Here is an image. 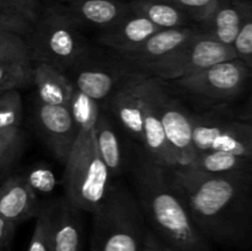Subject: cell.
Returning a JSON list of instances; mask_svg holds the SVG:
<instances>
[{"label":"cell","instance_id":"6da1fadb","mask_svg":"<svg viewBox=\"0 0 252 251\" xmlns=\"http://www.w3.org/2000/svg\"><path fill=\"white\" fill-rule=\"evenodd\" d=\"M197 230L211 243L244 246L252 234V171L206 175L170 169Z\"/></svg>","mask_w":252,"mask_h":251},{"label":"cell","instance_id":"7a4b0ae2","mask_svg":"<svg viewBox=\"0 0 252 251\" xmlns=\"http://www.w3.org/2000/svg\"><path fill=\"white\" fill-rule=\"evenodd\" d=\"M132 177L140 211L161 243L177 251H212L172 184L170 167L139 152L132 165Z\"/></svg>","mask_w":252,"mask_h":251},{"label":"cell","instance_id":"3957f363","mask_svg":"<svg viewBox=\"0 0 252 251\" xmlns=\"http://www.w3.org/2000/svg\"><path fill=\"white\" fill-rule=\"evenodd\" d=\"M166 91V81L143 71L129 70L106 106L111 118H115L155 162L172 169L174 159L160 121V108Z\"/></svg>","mask_w":252,"mask_h":251},{"label":"cell","instance_id":"277c9868","mask_svg":"<svg viewBox=\"0 0 252 251\" xmlns=\"http://www.w3.org/2000/svg\"><path fill=\"white\" fill-rule=\"evenodd\" d=\"M70 111L76 125V135L64 161L65 197L83 212L95 213L112 184L95 140V122L100 106L74 89Z\"/></svg>","mask_w":252,"mask_h":251},{"label":"cell","instance_id":"5b68a950","mask_svg":"<svg viewBox=\"0 0 252 251\" xmlns=\"http://www.w3.org/2000/svg\"><path fill=\"white\" fill-rule=\"evenodd\" d=\"M31 63L39 62L68 73L88 58L91 47L59 2L43 7L26 37Z\"/></svg>","mask_w":252,"mask_h":251},{"label":"cell","instance_id":"8992f818","mask_svg":"<svg viewBox=\"0 0 252 251\" xmlns=\"http://www.w3.org/2000/svg\"><path fill=\"white\" fill-rule=\"evenodd\" d=\"M93 216L90 251H142L148 234L145 219L125 185L112 182Z\"/></svg>","mask_w":252,"mask_h":251},{"label":"cell","instance_id":"52a82bcc","mask_svg":"<svg viewBox=\"0 0 252 251\" xmlns=\"http://www.w3.org/2000/svg\"><path fill=\"white\" fill-rule=\"evenodd\" d=\"M234 58L236 57L230 46L214 41L198 27L196 34L174 52L134 70L150 74L164 81H175L193 75L213 64Z\"/></svg>","mask_w":252,"mask_h":251},{"label":"cell","instance_id":"ba28073f","mask_svg":"<svg viewBox=\"0 0 252 251\" xmlns=\"http://www.w3.org/2000/svg\"><path fill=\"white\" fill-rule=\"evenodd\" d=\"M192 143L196 154L223 152L252 160V127L243 121L206 113H191Z\"/></svg>","mask_w":252,"mask_h":251},{"label":"cell","instance_id":"9c48e42d","mask_svg":"<svg viewBox=\"0 0 252 251\" xmlns=\"http://www.w3.org/2000/svg\"><path fill=\"white\" fill-rule=\"evenodd\" d=\"M250 78L251 68L240 59L234 58L172 83L180 90L202 100L228 101L243 94Z\"/></svg>","mask_w":252,"mask_h":251},{"label":"cell","instance_id":"30bf717a","mask_svg":"<svg viewBox=\"0 0 252 251\" xmlns=\"http://www.w3.org/2000/svg\"><path fill=\"white\" fill-rule=\"evenodd\" d=\"M160 121L165 140L174 159V167L184 169L197 155L192 143L191 113L166 91L160 108Z\"/></svg>","mask_w":252,"mask_h":251},{"label":"cell","instance_id":"8fae6325","mask_svg":"<svg viewBox=\"0 0 252 251\" xmlns=\"http://www.w3.org/2000/svg\"><path fill=\"white\" fill-rule=\"evenodd\" d=\"M116 65L101 62L93 54L66 73L74 88L98 103H107L117 86L127 74Z\"/></svg>","mask_w":252,"mask_h":251},{"label":"cell","instance_id":"7c38bea8","mask_svg":"<svg viewBox=\"0 0 252 251\" xmlns=\"http://www.w3.org/2000/svg\"><path fill=\"white\" fill-rule=\"evenodd\" d=\"M34 120L47 147L64 164L76 135V125L70 106L34 103Z\"/></svg>","mask_w":252,"mask_h":251},{"label":"cell","instance_id":"4fadbf2b","mask_svg":"<svg viewBox=\"0 0 252 251\" xmlns=\"http://www.w3.org/2000/svg\"><path fill=\"white\" fill-rule=\"evenodd\" d=\"M47 208L53 251H81L83 211L74 206L66 197L59 198Z\"/></svg>","mask_w":252,"mask_h":251},{"label":"cell","instance_id":"5bb4252c","mask_svg":"<svg viewBox=\"0 0 252 251\" xmlns=\"http://www.w3.org/2000/svg\"><path fill=\"white\" fill-rule=\"evenodd\" d=\"M61 5L65 14L80 27H96L103 31L117 25L132 12L129 2L125 0H75Z\"/></svg>","mask_w":252,"mask_h":251},{"label":"cell","instance_id":"9a60e30c","mask_svg":"<svg viewBox=\"0 0 252 251\" xmlns=\"http://www.w3.org/2000/svg\"><path fill=\"white\" fill-rule=\"evenodd\" d=\"M197 31H198V27L193 26L160 29L159 31L148 37L139 46L118 56L126 63L133 66V70H134L144 64L152 63V62L166 57L185 42L189 41L192 36H194Z\"/></svg>","mask_w":252,"mask_h":251},{"label":"cell","instance_id":"2e32d148","mask_svg":"<svg viewBox=\"0 0 252 251\" xmlns=\"http://www.w3.org/2000/svg\"><path fill=\"white\" fill-rule=\"evenodd\" d=\"M38 194L31 188L26 176L12 175L0 184V217L20 224L41 212Z\"/></svg>","mask_w":252,"mask_h":251},{"label":"cell","instance_id":"e0dca14e","mask_svg":"<svg viewBox=\"0 0 252 251\" xmlns=\"http://www.w3.org/2000/svg\"><path fill=\"white\" fill-rule=\"evenodd\" d=\"M251 11V0H217L213 11L198 27L214 41L231 47L241 22Z\"/></svg>","mask_w":252,"mask_h":251},{"label":"cell","instance_id":"ac0fdd59","mask_svg":"<svg viewBox=\"0 0 252 251\" xmlns=\"http://www.w3.org/2000/svg\"><path fill=\"white\" fill-rule=\"evenodd\" d=\"M159 30L147 19L130 12L117 25L105 30L98 37V41L118 54H122L139 46Z\"/></svg>","mask_w":252,"mask_h":251},{"label":"cell","instance_id":"d6986e66","mask_svg":"<svg viewBox=\"0 0 252 251\" xmlns=\"http://www.w3.org/2000/svg\"><path fill=\"white\" fill-rule=\"evenodd\" d=\"M32 84L37 101L47 105L70 106L74 86L64 71L46 63H32Z\"/></svg>","mask_w":252,"mask_h":251},{"label":"cell","instance_id":"ffe728a7","mask_svg":"<svg viewBox=\"0 0 252 251\" xmlns=\"http://www.w3.org/2000/svg\"><path fill=\"white\" fill-rule=\"evenodd\" d=\"M95 140L98 154L111 177L120 176L126 164V155L120 134L107 111L100 107L95 122Z\"/></svg>","mask_w":252,"mask_h":251},{"label":"cell","instance_id":"44dd1931","mask_svg":"<svg viewBox=\"0 0 252 251\" xmlns=\"http://www.w3.org/2000/svg\"><path fill=\"white\" fill-rule=\"evenodd\" d=\"M130 11L144 17L158 29L191 26L192 20L181 9L166 0H130Z\"/></svg>","mask_w":252,"mask_h":251},{"label":"cell","instance_id":"7402d4cb","mask_svg":"<svg viewBox=\"0 0 252 251\" xmlns=\"http://www.w3.org/2000/svg\"><path fill=\"white\" fill-rule=\"evenodd\" d=\"M184 169L206 175H224L252 171V160L223 152L198 153Z\"/></svg>","mask_w":252,"mask_h":251},{"label":"cell","instance_id":"603a6c76","mask_svg":"<svg viewBox=\"0 0 252 251\" xmlns=\"http://www.w3.org/2000/svg\"><path fill=\"white\" fill-rule=\"evenodd\" d=\"M26 134L21 127L0 129V174H5L21 157Z\"/></svg>","mask_w":252,"mask_h":251},{"label":"cell","instance_id":"cb8c5ba5","mask_svg":"<svg viewBox=\"0 0 252 251\" xmlns=\"http://www.w3.org/2000/svg\"><path fill=\"white\" fill-rule=\"evenodd\" d=\"M0 62L31 64L26 38L19 33L0 29Z\"/></svg>","mask_w":252,"mask_h":251},{"label":"cell","instance_id":"d4e9b609","mask_svg":"<svg viewBox=\"0 0 252 251\" xmlns=\"http://www.w3.org/2000/svg\"><path fill=\"white\" fill-rule=\"evenodd\" d=\"M32 84V63L0 62V91L20 90Z\"/></svg>","mask_w":252,"mask_h":251},{"label":"cell","instance_id":"484cf974","mask_svg":"<svg viewBox=\"0 0 252 251\" xmlns=\"http://www.w3.org/2000/svg\"><path fill=\"white\" fill-rule=\"evenodd\" d=\"M24 105L19 90L0 93V129L21 127Z\"/></svg>","mask_w":252,"mask_h":251},{"label":"cell","instance_id":"4316f807","mask_svg":"<svg viewBox=\"0 0 252 251\" xmlns=\"http://www.w3.org/2000/svg\"><path fill=\"white\" fill-rule=\"evenodd\" d=\"M235 57L252 68V11L241 22L235 38L231 43Z\"/></svg>","mask_w":252,"mask_h":251},{"label":"cell","instance_id":"83f0119b","mask_svg":"<svg viewBox=\"0 0 252 251\" xmlns=\"http://www.w3.org/2000/svg\"><path fill=\"white\" fill-rule=\"evenodd\" d=\"M0 29L26 37L31 31L32 24L15 7L0 0Z\"/></svg>","mask_w":252,"mask_h":251},{"label":"cell","instance_id":"f1b7e54d","mask_svg":"<svg viewBox=\"0 0 252 251\" xmlns=\"http://www.w3.org/2000/svg\"><path fill=\"white\" fill-rule=\"evenodd\" d=\"M27 251H53L49 234L48 208H42L36 217V225L30 239Z\"/></svg>","mask_w":252,"mask_h":251},{"label":"cell","instance_id":"f546056e","mask_svg":"<svg viewBox=\"0 0 252 251\" xmlns=\"http://www.w3.org/2000/svg\"><path fill=\"white\" fill-rule=\"evenodd\" d=\"M181 9L189 19L197 24H202L213 11L217 0H166Z\"/></svg>","mask_w":252,"mask_h":251},{"label":"cell","instance_id":"4dcf8cb0","mask_svg":"<svg viewBox=\"0 0 252 251\" xmlns=\"http://www.w3.org/2000/svg\"><path fill=\"white\" fill-rule=\"evenodd\" d=\"M26 179L31 188L36 193H38V192H44V193L51 192L54 188V185H56V180H54L52 171H49L48 169H42V167H37V169L32 170V172L29 176H26Z\"/></svg>","mask_w":252,"mask_h":251},{"label":"cell","instance_id":"1f68e13d","mask_svg":"<svg viewBox=\"0 0 252 251\" xmlns=\"http://www.w3.org/2000/svg\"><path fill=\"white\" fill-rule=\"evenodd\" d=\"M4 1L21 12L32 25L37 21L43 9L41 0H4Z\"/></svg>","mask_w":252,"mask_h":251},{"label":"cell","instance_id":"d6a6232c","mask_svg":"<svg viewBox=\"0 0 252 251\" xmlns=\"http://www.w3.org/2000/svg\"><path fill=\"white\" fill-rule=\"evenodd\" d=\"M15 230H16V224L0 217V251H5L9 248Z\"/></svg>","mask_w":252,"mask_h":251},{"label":"cell","instance_id":"836d02e7","mask_svg":"<svg viewBox=\"0 0 252 251\" xmlns=\"http://www.w3.org/2000/svg\"><path fill=\"white\" fill-rule=\"evenodd\" d=\"M142 251H157V246H155V238L154 234L148 231L147 238H145L144 245H143Z\"/></svg>","mask_w":252,"mask_h":251},{"label":"cell","instance_id":"e575fe53","mask_svg":"<svg viewBox=\"0 0 252 251\" xmlns=\"http://www.w3.org/2000/svg\"><path fill=\"white\" fill-rule=\"evenodd\" d=\"M154 238H155V246H157V251H177L175 250V249L170 248V246L165 245V244L161 243V241H160L155 235Z\"/></svg>","mask_w":252,"mask_h":251},{"label":"cell","instance_id":"d590c367","mask_svg":"<svg viewBox=\"0 0 252 251\" xmlns=\"http://www.w3.org/2000/svg\"><path fill=\"white\" fill-rule=\"evenodd\" d=\"M56 2H61V4H66V2L70 1H75V0H54Z\"/></svg>","mask_w":252,"mask_h":251},{"label":"cell","instance_id":"8d00e7d4","mask_svg":"<svg viewBox=\"0 0 252 251\" xmlns=\"http://www.w3.org/2000/svg\"><path fill=\"white\" fill-rule=\"evenodd\" d=\"M1 175H2V174H0V176H1Z\"/></svg>","mask_w":252,"mask_h":251},{"label":"cell","instance_id":"74e56055","mask_svg":"<svg viewBox=\"0 0 252 251\" xmlns=\"http://www.w3.org/2000/svg\"><path fill=\"white\" fill-rule=\"evenodd\" d=\"M0 93H1V91H0Z\"/></svg>","mask_w":252,"mask_h":251}]
</instances>
